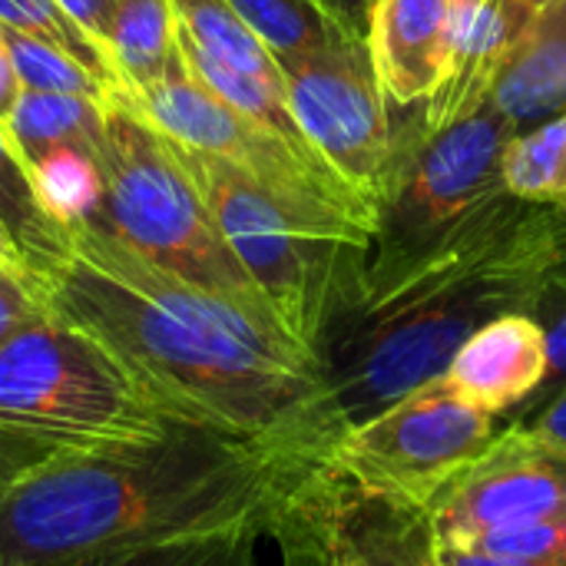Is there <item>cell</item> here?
Returning a JSON list of instances; mask_svg holds the SVG:
<instances>
[{"label":"cell","mask_w":566,"mask_h":566,"mask_svg":"<svg viewBox=\"0 0 566 566\" xmlns=\"http://www.w3.org/2000/svg\"><path fill=\"white\" fill-rule=\"evenodd\" d=\"M514 126L488 99L468 119L428 133L421 103L398 123V159L355 295H371L488 226L511 199L504 153Z\"/></svg>","instance_id":"5"},{"label":"cell","mask_w":566,"mask_h":566,"mask_svg":"<svg viewBox=\"0 0 566 566\" xmlns=\"http://www.w3.org/2000/svg\"><path fill=\"white\" fill-rule=\"evenodd\" d=\"M30 172L46 209L70 229L83 226L99 202V192H103L99 153L60 149V153H50L43 163H36Z\"/></svg>","instance_id":"25"},{"label":"cell","mask_w":566,"mask_h":566,"mask_svg":"<svg viewBox=\"0 0 566 566\" xmlns=\"http://www.w3.org/2000/svg\"><path fill=\"white\" fill-rule=\"evenodd\" d=\"M554 259L557 209L511 196L454 249L381 292L352 295L315 348L345 428L444 378L488 322L527 312Z\"/></svg>","instance_id":"3"},{"label":"cell","mask_w":566,"mask_h":566,"mask_svg":"<svg viewBox=\"0 0 566 566\" xmlns=\"http://www.w3.org/2000/svg\"><path fill=\"white\" fill-rule=\"evenodd\" d=\"M491 103L514 133L566 113V0L534 13L497 76Z\"/></svg>","instance_id":"16"},{"label":"cell","mask_w":566,"mask_h":566,"mask_svg":"<svg viewBox=\"0 0 566 566\" xmlns=\"http://www.w3.org/2000/svg\"><path fill=\"white\" fill-rule=\"evenodd\" d=\"M557 262H566V209H557Z\"/></svg>","instance_id":"36"},{"label":"cell","mask_w":566,"mask_h":566,"mask_svg":"<svg viewBox=\"0 0 566 566\" xmlns=\"http://www.w3.org/2000/svg\"><path fill=\"white\" fill-rule=\"evenodd\" d=\"M103 50L126 96H139L166 80L182 63L172 0H119L106 23Z\"/></svg>","instance_id":"17"},{"label":"cell","mask_w":566,"mask_h":566,"mask_svg":"<svg viewBox=\"0 0 566 566\" xmlns=\"http://www.w3.org/2000/svg\"><path fill=\"white\" fill-rule=\"evenodd\" d=\"M517 428H524L527 434L541 438L544 444L566 451V391H560L541 415H534L531 421H521Z\"/></svg>","instance_id":"30"},{"label":"cell","mask_w":566,"mask_h":566,"mask_svg":"<svg viewBox=\"0 0 566 566\" xmlns=\"http://www.w3.org/2000/svg\"><path fill=\"white\" fill-rule=\"evenodd\" d=\"M0 40L7 46V56H10V66L17 73L20 90L73 93V96H93V99L113 96V90L93 70H86L80 60L63 53L60 46L36 40V36H27L20 30H10V27H0Z\"/></svg>","instance_id":"23"},{"label":"cell","mask_w":566,"mask_h":566,"mask_svg":"<svg viewBox=\"0 0 566 566\" xmlns=\"http://www.w3.org/2000/svg\"><path fill=\"white\" fill-rule=\"evenodd\" d=\"M43 295L176 421L292 458H328L348 431L315 355L282 325L153 269L93 229H73V252Z\"/></svg>","instance_id":"1"},{"label":"cell","mask_w":566,"mask_h":566,"mask_svg":"<svg viewBox=\"0 0 566 566\" xmlns=\"http://www.w3.org/2000/svg\"><path fill=\"white\" fill-rule=\"evenodd\" d=\"M348 33L368 40V27H371V7L375 0H318Z\"/></svg>","instance_id":"33"},{"label":"cell","mask_w":566,"mask_h":566,"mask_svg":"<svg viewBox=\"0 0 566 566\" xmlns=\"http://www.w3.org/2000/svg\"><path fill=\"white\" fill-rule=\"evenodd\" d=\"M99 169V202L76 229H93L153 269L226 298L262 322L282 325L229 249L179 146L126 93L106 99Z\"/></svg>","instance_id":"4"},{"label":"cell","mask_w":566,"mask_h":566,"mask_svg":"<svg viewBox=\"0 0 566 566\" xmlns=\"http://www.w3.org/2000/svg\"><path fill=\"white\" fill-rule=\"evenodd\" d=\"M279 66L305 139L378 222L398 159V119L378 83L368 40L345 36L315 56Z\"/></svg>","instance_id":"11"},{"label":"cell","mask_w":566,"mask_h":566,"mask_svg":"<svg viewBox=\"0 0 566 566\" xmlns=\"http://www.w3.org/2000/svg\"><path fill=\"white\" fill-rule=\"evenodd\" d=\"M547 375V338L531 312H507L478 328L444 371L474 408L511 421Z\"/></svg>","instance_id":"14"},{"label":"cell","mask_w":566,"mask_h":566,"mask_svg":"<svg viewBox=\"0 0 566 566\" xmlns=\"http://www.w3.org/2000/svg\"><path fill=\"white\" fill-rule=\"evenodd\" d=\"M60 454H66V448L40 441V438H30L23 431H13V428L0 424V501L23 478H30L36 468H43L46 461H53Z\"/></svg>","instance_id":"29"},{"label":"cell","mask_w":566,"mask_h":566,"mask_svg":"<svg viewBox=\"0 0 566 566\" xmlns=\"http://www.w3.org/2000/svg\"><path fill=\"white\" fill-rule=\"evenodd\" d=\"M275 63H292L335 46L348 33L318 0H229Z\"/></svg>","instance_id":"21"},{"label":"cell","mask_w":566,"mask_h":566,"mask_svg":"<svg viewBox=\"0 0 566 566\" xmlns=\"http://www.w3.org/2000/svg\"><path fill=\"white\" fill-rule=\"evenodd\" d=\"M172 7L179 20V33L192 46H199L212 60L252 80L285 90L282 66L275 63L269 46L249 30V23L235 13L229 0H172Z\"/></svg>","instance_id":"20"},{"label":"cell","mask_w":566,"mask_h":566,"mask_svg":"<svg viewBox=\"0 0 566 566\" xmlns=\"http://www.w3.org/2000/svg\"><path fill=\"white\" fill-rule=\"evenodd\" d=\"M531 13H541V10H547L551 3H557V0H521Z\"/></svg>","instance_id":"37"},{"label":"cell","mask_w":566,"mask_h":566,"mask_svg":"<svg viewBox=\"0 0 566 566\" xmlns=\"http://www.w3.org/2000/svg\"><path fill=\"white\" fill-rule=\"evenodd\" d=\"M17 96H20V83H17V73H13V66H10L7 46H3V40H0V123L7 119V113H10V106H13Z\"/></svg>","instance_id":"34"},{"label":"cell","mask_w":566,"mask_h":566,"mask_svg":"<svg viewBox=\"0 0 566 566\" xmlns=\"http://www.w3.org/2000/svg\"><path fill=\"white\" fill-rule=\"evenodd\" d=\"M534 13L521 0H451L448 70L441 86L421 103L428 133L454 126L478 113L517 46Z\"/></svg>","instance_id":"13"},{"label":"cell","mask_w":566,"mask_h":566,"mask_svg":"<svg viewBox=\"0 0 566 566\" xmlns=\"http://www.w3.org/2000/svg\"><path fill=\"white\" fill-rule=\"evenodd\" d=\"M259 541H262V534L196 537V541L99 554V557L60 566H262L259 564Z\"/></svg>","instance_id":"26"},{"label":"cell","mask_w":566,"mask_h":566,"mask_svg":"<svg viewBox=\"0 0 566 566\" xmlns=\"http://www.w3.org/2000/svg\"><path fill=\"white\" fill-rule=\"evenodd\" d=\"M504 186L524 202L566 209V113L507 143Z\"/></svg>","instance_id":"22"},{"label":"cell","mask_w":566,"mask_h":566,"mask_svg":"<svg viewBox=\"0 0 566 566\" xmlns=\"http://www.w3.org/2000/svg\"><path fill=\"white\" fill-rule=\"evenodd\" d=\"M312 458L216 428L172 424L143 444L66 451L0 501V566L262 534L285 474Z\"/></svg>","instance_id":"2"},{"label":"cell","mask_w":566,"mask_h":566,"mask_svg":"<svg viewBox=\"0 0 566 566\" xmlns=\"http://www.w3.org/2000/svg\"><path fill=\"white\" fill-rule=\"evenodd\" d=\"M0 226L10 235L27 275L40 289L73 252V229L46 209L33 182V172L13 153L3 126H0Z\"/></svg>","instance_id":"19"},{"label":"cell","mask_w":566,"mask_h":566,"mask_svg":"<svg viewBox=\"0 0 566 566\" xmlns=\"http://www.w3.org/2000/svg\"><path fill=\"white\" fill-rule=\"evenodd\" d=\"M441 564L444 566H566V557L557 560H521V557H497L474 547H448L441 544Z\"/></svg>","instance_id":"32"},{"label":"cell","mask_w":566,"mask_h":566,"mask_svg":"<svg viewBox=\"0 0 566 566\" xmlns=\"http://www.w3.org/2000/svg\"><path fill=\"white\" fill-rule=\"evenodd\" d=\"M99 46H103V33H106V23L116 10L119 0H56Z\"/></svg>","instance_id":"31"},{"label":"cell","mask_w":566,"mask_h":566,"mask_svg":"<svg viewBox=\"0 0 566 566\" xmlns=\"http://www.w3.org/2000/svg\"><path fill=\"white\" fill-rule=\"evenodd\" d=\"M46 312V295L27 272L0 265V348Z\"/></svg>","instance_id":"28"},{"label":"cell","mask_w":566,"mask_h":566,"mask_svg":"<svg viewBox=\"0 0 566 566\" xmlns=\"http://www.w3.org/2000/svg\"><path fill=\"white\" fill-rule=\"evenodd\" d=\"M129 99L169 139L232 163L322 235L371 245L375 212L352 186L325 159L298 153L282 136L219 99L192 76L186 60L166 80Z\"/></svg>","instance_id":"8"},{"label":"cell","mask_w":566,"mask_h":566,"mask_svg":"<svg viewBox=\"0 0 566 566\" xmlns=\"http://www.w3.org/2000/svg\"><path fill=\"white\" fill-rule=\"evenodd\" d=\"M0 424L66 451L143 444L179 424L83 328L40 315L0 348Z\"/></svg>","instance_id":"6"},{"label":"cell","mask_w":566,"mask_h":566,"mask_svg":"<svg viewBox=\"0 0 566 566\" xmlns=\"http://www.w3.org/2000/svg\"><path fill=\"white\" fill-rule=\"evenodd\" d=\"M507 428L444 378L348 428L332 458L365 484L428 507Z\"/></svg>","instance_id":"10"},{"label":"cell","mask_w":566,"mask_h":566,"mask_svg":"<svg viewBox=\"0 0 566 566\" xmlns=\"http://www.w3.org/2000/svg\"><path fill=\"white\" fill-rule=\"evenodd\" d=\"M0 265H13V269H23V262H20V255H17V249H13L10 235L3 232V226H0ZM23 272H27V269H23Z\"/></svg>","instance_id":"35"},{"label":"cell","mask_w":566,"mask_h":566,"mask_svg":"<svg viewBox=\"0 0 566 566\" xmlns=\"http://www.w3.org/2000/svg\"><path fill=\"white\" fill-rule=\"evenodd\" d=\"M451 0H375L368 50L391 106L424 103L448 70Z\"/></svg>","instance_id":"15"},{"label":"cell","mask_w":566,"mask_h":566,"mask_svg":"<svg viewBox=\"0 0 566 566\" xmlns=\"http://www.w3.org/2000/svg\"><path fill=\"white\" fill-rule=\"evenodd\" d=\"M0 126L23 166L33 169L60 149L99 153L106 133V99L20 90Z\"/></svg>","instance_id":"18"},{"label":"cell","mask_w":566,"mask_h":566,"mask_svg":"<svg viewBox=\"0 0 566 566\" xmlns=\"http://www.w3.org/2000/svg\"><path fill=\"white\" fill-rule=\"evenodd\" d=\"M176 146L229 249L285 332L315 355L332 318L358 292L368 249L322 235L232 163Z\"/></svg>","instance_id":"7"},{"label":"cell","mask_w":566,"mask_h":566,"mask_svg":"<svg viewBox=\"0 0 566 566\" xmlns=\"http://www.w3.org/2000/svg\"><path fill=\"white\" fill-rule=\"evenodd\" d=\"M527 312L537 318V325L544 328V338H547V375H544L541 388L531 395V401L507 424L531 421L560 391H566V262L554 259V265L541 279V285H537L534 302H531Z\"/></svg>","instance_id":"27"},{"label":"cell","mask_w":566,"mask_h":566,"mask_svg":"<svg viewBox=\"0 0 566 566\" xmlns=\"http://www.w3.org/2000/svg\"><path fill=\"white\" fill-rule=\"evenodd\" d=\"M0 27L20 30L27 36L60 46L63 53L80 60L86 70H93L113 93L123 90L106 50L56 0H0Z\"/></svg>","instance_id":"24"},{"label":"cell","mask_w":566,"mask_h":566,"mask_svg":"<svg viewBox=\"0 0 566 566\" xmlns=\"http://www.w3.org/2000/svg\"><path fill=\"white\" fill-rule=\"evenodd\" d=\"M265 537L282 566H444L428 507L365 484L332 454L285 474Z\"/></svg>","instance_id":"9"},{"label":"cell","mask_w":566,"mask_h":566,"mask_svg":"<svg viewBox=\"0 0 566 566\" xmlns=\"http://www.w3.org/2000/svg\"><path fill=\"white\" fill-rule=\"evenodd\" d=\"M566 511V451L544 444L517 424L461 471L431 504L438 541L468 547L471 541L524 527Z\"/></svg>","instance_id":"12"}]
</instances>
